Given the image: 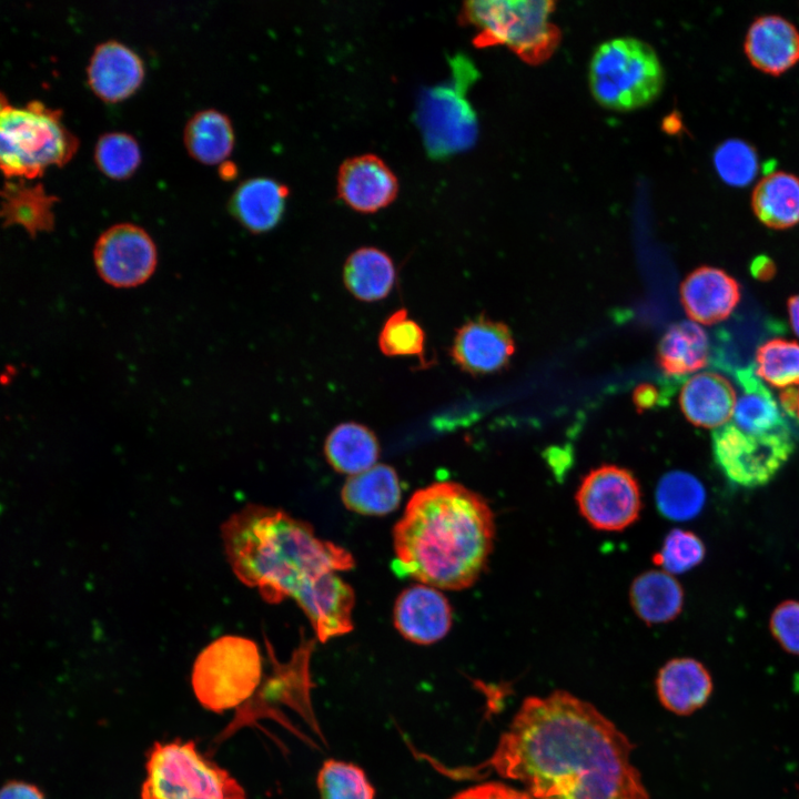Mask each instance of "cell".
<instances>
[{
	"mask_svg": "<svg viewBox=\"0 0 799 799\" xmlns=\"http://www.w3.org/2000/svg\"><path fill=\"white\" fill-rule=\"evenodd\" d=\"M633 748L596 707L556 690L523 701L478 769L520 781L535 799H649Z\"/></svg>",
	"mask_w": 799,
	"mask_h": 799,
	"instance_id": "1",
	"label": "cell"
},
{
	"mask_svg": "<svg viewBox=\"0 0 799 799\" xmlns=\"http://www.w3.org/2000/svg\"><path fill=\"white\" fill-rule=\"evenodd\" d=\"M494 537V514L486 499L456 482L417 489L393 528L400 572L444 590H462L478 579Z\"/></svg>",
	"mask_w": 799,
	"mask_h": 799,
	"instance_id": "2",
	"label": "cell"
},
{
	"mask_svg": "<svg viewBox=\"0 0 799 799\" xmlns=\"http://www.w3.org/2000/svg\"><path fill=\"white\" fill-rule=\"evenodd\" d=\"M221 533L235 576L269 604L296 601L327 574L354 567L347 549L279 508L249 504L222 524Z\"/></svg>",
	"mask_w": 799,
	"mask_h": 799,
	"instance_id": "3",
	"label": "cell"
},
{
	"mask_svg": "<svg viewBox=\"0 0 799 799\" xmlns=\"http://www.w3.org/2000/svg\"><path fill=\"white\" fill-rule=\"evenodd\" d=\"M78 138L61 111L31 100L17 107L0 98V166L6 179H34L51 164L62 165L78 149Z\"/></svg>",
	"mask_w": 799,
	"mask_h": 799,
	"instance_id": "4",
	"label": "cell"
},
{
	"mask_svg": "<svg viewBox=\"0 0 799 799\" xmlns=\"http://www.w3.org/2000/svg\"><path fill=\"white\" fill-rule=\"evenodd\" d=\"M554 10L548 0H472L463 4L459 20L477 30L475 45H505L524 62L538 64L559 44Z\"/></svg>",
	"mask_w": 799,
	"mask_h": 799,
	"instance_id": "5",
	"label": "cell"
},
{
	"mask_svg": "<svg viewBox=\"0 0 799 799\" xmlns=\"http://www.w3.org/2000/svg\"><path fill=\"white\" fill-rule=\"evenodd\" d=\"M590 92L598 104L633 111L651 103L664 87V69L653 47L631 37L600 43L588 67Z\"/></svg>",
	"mask_w": 799,
	"mask_h": 799,
	"instance_id": "6",
	"label": "cell"
},
{
	"mask_svg": "<svg viewBox=\"0 0 799 799\" xmlns=\"http://www.w3.org/2000/svg\"><path fill=\"white\" fill-rule=\"evenodd\" d=\"M141 799H246L242 786L193 741L156 744L148 755Z\"/></svg>",
	"mask_w": 799,
	"mask_h": 799,
	"instance_id": "7",
	"label": "cell"
},
{
	"mask_svg": "<svg viewBox=\"0 0 799 799\" xmlns=\"http://www.w3.org/2000/svg\"><path fill=\"white\" fill-rule=\"evenodd\" d=\"M262 656L252 639L226 635L208 645L196 657L192 687L208 710L222 712L247 702L262 680Z\"/></svg>",
	"mask_w": 799,
	"mask_h": 799,
	"instance_id": "8",
	"label": "cell"
},
{
	"mask_svg": "<svg viewBox=\"0 0 799 799\" xmlns=\"http://www.w3.org/2000/svg\"><path fill=\"white\" fill-rule=\"evenodd\" d=\"M711 448L716 464L734 484L754 488L768 484L795 451L790 429L749 434L732 422L714 429Z\"/></svg>",
	"mask_w": 799,
	"mask_h": 799,
	"instance_id": "9",
	"label": "cell"
},
{
	"mask_svg": "<svg viewBox=\"0 0 799 799\" xmlns=\"http://www.w3.org/2000/svg\"><path fill=\"white\" fill-rule=\"evenodd\" d=\"M576 502L580 515L595 529L620 532L640 514L641 492L631 472L617 465H601L581 481Z\"/></svg>",
	"mask_w": 799,
	"mask_h": 799,
	"instance_id": "10",
	"label": "cell"
},
{
	"mask_svg": "<svg viewBox=\"0 0 799 799\" xmlns=\"http://www.w3.org/2000/svg\"><path fill=\"white\" fill-rule=\"evenodd\" d=\"M468 82L435 87L421 97L417 122L426 150L433 158L465 150L475 141V113L463 95Z\"/></svg>",
	"mask_w": 799,
	"mask_h": 799,
	"instance_id": "11",
	"label": "cell"
},
{
	"mask_svg": "<svg viewBox=\"0 0 799 799\" xmlns=\"http://www.w3.org/2000/svg\"><path fill=\"white\" fill-rule=\"evenodd\" d=\"M93 261L99 276L109 285L130 289L145 283L154 273L156 246L141 226L121 222L97 239Z\"/></svg>",
	"mask_w": 799,
	"mask_h": 799,
	"instance_id": "12",
	"label": "cell"
},
{
	"mask_svg": "<svg viewBox=\"0 0 799 799\" xmlns=\"http://www.w3.org/2000/svg\"><path fill=\"white\" fill-rule=\"evenodd\" d=\"M393 621L405 639L418 645H431L449 631L453 610L438 588L418 583L397 596Z\"/></svg>",
	"mask_w": 799,
	"mask_h": 799,
	"instance_id": "13",
	"label": "cell"
},
{
	"mask_svg": "<svg viewBox=\"0 0 799 799\" xmlns=\"http://www.w3.org/2000/svg\"><path fill=\"white\" fill-rule=\"evenodd\" d=\"M514 351L510 330L504 323L481 316L458 328L451 356L464 372L479 375L504 368Z\"/></svg>",
	"mask_w": 799,
	"mask_h": 799,
	"instance_id": "14",
	"label": "cell"
},
{
	"mask_svg": "<svg viewBox=\"0 0 799 799\" xmlns=\"http://www.w3.org/2000/svg\"><path fill=\"white\" fill-rule=\"evenodd\" d=\"M398 192V182L391 168L375 154H361L345 160L337 173L338 196L351 209L373 213L390 205Z\"/></svg>",
	"mask_w": 799,
	"mask_h": 799,
	"instance_id": "15",
	"label": "cell"
},
{
	"mask_svg": "<svg viewBox=\"0 0 799 799\" xmlns=\"http://www.w3.org/2000/svg\"><path fill=\"white\" fill-rule=\"evenodd\" d=\"M740 296L738 282L724 270L714 266L697 267L680 286V299L687 315L705 325L726 320L739 303Z\"/></svg>",
	"mask_w": 799,
	"mask_h": 799,
	"instance_id": "16",
	"label": "cell"
},
{
	"mask_svg": "<svg viewBox=\"0 0 799 799\" xmlns=\"http://www.w3.org/2000/svg\"><path fill=\"white\" fill-rule=\"evenodd\" d=\"M295 603L307 617L316 639L321 643L353 629L355 594L338 573L324 576Z\"/></svg>",
	"mask_w": 799,
	"mask_h": 799,
	"instance_id": "17",
	"label": "cell"
},
{
	"mask_svg": "<svg viewBox=\"0 0 799 799\" xmlns=\"http://www.w3.org/2000/svg\"><path fill=\"white\" fill-rule=\"evenodd\" d=\"M143 74L140 57L117 40L97 44L87 67L90 88L105 101H119L129 97L141 84Z\"/></svg>",
	"mask_w": 799,
	"mask_h": 799,
	"instance_id": "18",
	"label": "cell"
},
{
	"mask_svg": "<svg viewBox=\"0 0 799 799\" xmlns=\"http://www.w3.org/2000/svg\"><path fill=\"white\" fill-rule=\"evenodd\" d=\"M745 52L755 68L779 75L799 61V31L782 17H760L747 31Z\"/></svg>",
	"mask_w": 799,
	"mask_h": 799,
	"instance_id": "19",
	"label": "cell"
},
{
	"mask_svg": "<svg viewBox=\"0 0 799 799\" xmlns=\"http://www.w3.org/2000/svg\"><path fill=\"white\" fill-rule=\"evenodd\" d=\"M736 402L732 384L721 374L711 372L691 376L679 396L680 408L692 425L715 429L729 423Z\"/></svg>",
	"mask_w": 799,
	"mask_h": 799,
	"instance_id": "20",
	"label": "cell"
},
{
	"mask_svg": "<svg viewBox=\"0 0 799 799\" xmlns=\"http://www.w3.org/2000/svg\"><path fill=\"white\" fill-rule=\"evenodd\" d=\"M656 688L663 706L684 716L706 704L712 691V680L701 663L680 657L670 659L659 669Z\"/></svg>",
	"mask_w": 799,
	"mask_h": 799,
	"instance_id": "21",
	"label": "cell"
},
{
	"mask_svg": "<svg viewBox=\"0 0 799 799\" xmlns=\"http://www.w3.org/2000/svg\"><path fill=\"white\" fill-rule=\"evenodd\" d=\"M289 189L265 176L251 178L233 191L229 208L231 214L253 233L267 232L281 221Z\"/></svg>",
	"mask_w": 799,
	"mask_h": 799,
	"instance_id": "22",
	"label": "cell"
},
{
	"mask_svg": "<svg viewBox=\"0 0 799 799\" xmlns=\"http://www.w3.org/2000/svg\"><path fill=\"white\" fill-rule=\"evenodd\" d=\"M344 506L366 516H384L394 512L402 498L396 471L386 464H376L360 474L348 476L341 490Z\"/></svg>",
	"mask_w": 799,
	"mask_h": 799,
	"instance_id": "23",
	"label": "cell"
},
{
	"mask_svg": "<svg viewBox=\"0 0 799 799\" xmlns=\"http://www.w3.org/2000/svg\"><path fill=\"white\" fill-rule=\"evenodd\" d=\"M55 200L39 182L7 179L1 190L3 225L18 224L32 236L49 231L54 223L52 208Z\"/></svg>",
	"mask_w": 799,
	"mask_h": 799,
	"instance_id": "24",
	"label": "cell"
},
{
	"mask_svg": "<svg viewBox=\"0 0 799 799\" xmlns=\"http://www.w3.org/2000/svg\"><path fill=\"white\" fill-rule=\"evenodd\" d=\"M684 589L672 575L648 570L630 586V604L636 615L648 625L674 620L684 607Z\"/></svg>",
	"mask_w": 799,
	"mask_h": 799,
	"instance_id": "25",
	"label": "cell"
},
{
	"mask_svg": "<svg viewBox=\"0 0 799 799\" xmlns=\"http://www.w3.org/2000/svg\"><path fill=\"white\" fill-rule=\"evenodd\" d=\"M736 378L741 394L736 402L732 423L738 428L749 434H767L789 428L779 405L752 367L738 370Z\"/></svg>",
	"mask_w": 799,
	"mask_h": 799,
	"instance_id": "26",
	"label": "cell"
},
{
	"mask_svg": "<svg viewBox=\"0 0 799 799\" xmlns=\"http://www.w3.org/2000/svg\"><path fill=\"white\" fill-rule=\"evenodd\" d=\"M395 279L396 270L390 255L373 246L352 252L343 267L345 287L364 302L385 299L391 293Z\"/></svg>",
	"mask_w": 799,
	"mask_h": 799,
	"instance_id": "27",
	"label": "cell"
},
{
	"mask_svg": "<svg viewBox=\"0 0 799 799\" xmlns=\"http://www.w3.org/2000/svg\"><path fill=\"white\" fill-rule=\"evenodd\" d=\"M380 443L367 426L346 422L335 426L324 443L327 463L338 473L353 476L376 465Z\"/></svg>",
	"mask_w": 799,
	"mask_h": 799,
	"instance_id": "28",
	"label": "cell"
},
{
	"mask_svg": "<svg viewBox=\"0 0 799 799\" xmlns=\"http://www.w3.org/2000/svg\"><path fill=\"white\" fill-rule=\"evenodd\" d=\"M751 206L768 227L783 230L799 223V178L777 171L761 179L754 189Z\"/></svg>",
	"mask_w": 799,
	"mask_h": 799,
	"instance_id": "29",
	"label": "cell"
},
{
	"mask_svg": "<svg viewBox=\"0 0 799 799\" xmlns=\"http://www.w3.org/2000/svg\"><path fill=\"white\" fill-rule=\"evenodd\" d=\"M709 360V340L692 321L672 324L659 341L657 361L668 375H685L705 367Z\"/></svg>",
	"mask_w": 799,
	"mask_h": 799,
	"instance_id": "30",
	"label": "cell"
},
{
	"mask_svg": "<svg viewBox=\"0 0 799 799\" xmlns=\"http://www.w3.org/2000/svg\"><path fill=\"white\" fill-rule=\"evenodd\" d=\"M183 140L188 152L198 161L222 163L233 148L234 132L224 113L203 109L188 120Z\"/></svg>",
	"mask_w": 799,
	"mask_h": 799,
	"instance_id": "31",
	"label": "cell"
},
{
	"mask_svg": "<svg viewBox=\"0 0 799 799\" xmlns=\"http://www.w3.org/2000/svg\"><path fill=\"white\" fill-rule=\"evenodd\" d=\"M706 502V490L694 475L682 471L666 473L656 487V505L665 517L682 522L696 517Z\"/></svg>",
	"mask_w": 799,
	"mask_h": 799,
	"instance_id": "32",
	"label": "cell"
},
{
	"mask_svg": "<svg viewBox=\"0 0 799 799\" xmlns=\"http://www.w3.org/2000/svg\"><path fill=\"white\" fill-rule=\"evenodd\" d=\"M320 799H374L375 788L365 771L347 761L327 759L316 777Z\"/></svg>",
	"mask_w": 799,
	"mask_h": 799,
	"instance_id": "33",
	"label": "cell"
},
{
	"mask_svg": "<svg viewBox=\"0 0 799 799\" xmlns=\"http://www.w3.org/2000/svg\"><path fill=\"white\" fill-rule=\"evenodd\" d=\"M754 370L778 388L799 384V343L785 338L765 342L756 352Z\"/></svg>",
	"mask_w": 799,
	"mask_h": 799,
	"instance_id": "34",
	"label": "cell"
},
{
	"mask_svg": "<svg viewBox=\"0 0 799 799\" xmlns=\"http://www.w3.org/2000/svg\"><path fill=\"white\" fill-rule=\"evenodd\" d=\"M378 346L386 356L418 357L425 365V333L419 324L409 317L407 310L398 309L385 321Z\"/></svg>",
	"mask_w": 799,
	"mask_h": 799,
	"instance_id": "35",
	"label": "cell"
},
{
	"mask_svg": "<svg viewBox=\"0 0 799 799\" xmlns=\"http://www.w3.org/2000/svg\"><path fill=\"white\" fill-rule=\"evenodd\" d=\"M93 156L99 170L112 179L131 175L141 158L136 140L122 131L102 133L95 142Z\"/></svg>",
	"mask_w": 799,
	"mask_h": 799,
	"instance_id": "36",
	"label": "cell"
},
{
	"mask_svg": "<svg viewBox=\"0 0 799 799\" xmlns=\"http://www.w3.org/2000/svg\"><path fill=\"white\" fill-rule=\"evenodd\" d=\"M706 555L702 540L692 532L675 528L670 530L653 560L664 572L674 575L686 573L698 566Z\"/></svg>",
	"mask_w": 799,
	"mask_h": 799,
	"instance_id": "37",
	"label": "cell"
},
{
	"mask_svg": "<svg viewBox=\"0 0 799 799\" xmlns=\"http://www.w3.org/2000/svg\"><path fill=\"white\" fill-rule=\"evenodd\" d=\"M714 163L719 176L734 186L749 184L758 171V158L754 148L741 140L721 143L714 154Z\"/></svg>",
	"mask_w": 799,
	"mask_h": 799,
	"instance_id": "38",
	"label": "cell"
},
{
	"mask_svg": "<svg viewBox=\"0 0 799 799\" xmlns=\"http://www.w3.org/2000/svg\"><path fill=\"white\" fill-rule=\"evenodd\" d=\"M769 629L781 648L799 656V600L780 603L770 616Z\"/></svg>",
	"mask_w": 799,
	"mask_h": 799,
	"instance_id": "39",
	"label": "cell"
},
{
	"mask_svg": "<svg viewBox=\"0 0 799 799\" xmlns=\"http://www.w3.org/2000/svg\"><path fill=\"white\" fill-rule=\"evenodd\" d=\"M451 799H535L530 793L519 791L500 782H485L457 792Z\"/></svg>",
	"mask_w": 799,
	"mask_h": 799,
	"instance_id": "40",
	"label": "cell"
},
{
	"mask_svg": "<svg viewBox=\"0 0 799 799\" xmlns=\"http://www.w3.org/2000/svg\"><path fill=\"white\" fill-rule=\"evenodd\" d=\"M0 799H44V797L33 785L9 781L2 787Z\"/></svg>",
	"mask_w": 799,
	"mask_h": 799,
	"instance_id": "41",
	"label": "cell"
},
{
	"mask_svg": "<svg viewBox=\"0 0 799 799\" xmlns=\"http://www.w3.org/2000/svg\"><path fill=\"white\" fill-rule=\"evenodd\" d=\"M750 271L754 277L760 281L771 280L776 273V266L768 256H757L754 259Z\"/></svg>",
	"mask_w": 799,
	"mask_h": 799,
	"instance_id": "42",
	"label": "cell"
},
{
	"mask_svg": "<svg viewBox=\"0 0 799 799\" xmlns=\"http://www.w3.org/2000/svg\"><path fill=\"white\" fill-rule=\"evenodd\" d=\"M658 393L656 387L649 384H643L637 387L634 394V402L640 409H647L656 405Z\"/></svg>",
	"mask_w": 799,
	"mask_h": 799,
	"instance_id": "43",
	"label": "cell"
},
{
	"mask_svg": "<svg viewBox=\"0 0 799 799\" xmlns=\"http://www.w3.org/2000/svg\"><path fill=\"white\" fill-rule=\"evenodd\" d=\"M780 402L786 411L796 414L799 418V390L792 387L783 390Z\"/></svg>",
	"mask_w": 799,
	"mask_h": 799,
	"instance_id": "44",
	"label": "cell"
},
{
	"mask_svg": "<svg viewBox=\"0 0 799 799\" xmlns=\"http://www.w3.org/2000/svg\"><path fill=\"white\" fill-rule=\"evenodd\" d=\"M787 306L792 331L799 336V294L789 297Z\"/></svg>",
	"mask_w": 799,
	"mask_h": 799,
	"instance_id": "45",
	"label": "cell"
},
{
	"mask_svg": "<svg viewBox=\"0 0 799 799\" xmlns=\"http://www.w3.org/2000/svg\"><path fill=\"white\" fill-rule=\"evenodd\" d=\"M220 173H221L222 178L230 179L235 175L236 168L232 162L224 161L221 163Z\"/></svg>",
	"mask_w": 799,
	"mask_h": 799,
	"instance_id": "46",
	"label": "cell"
}]
</instances>
